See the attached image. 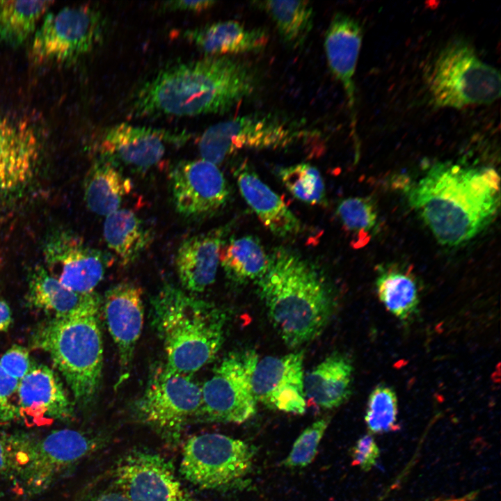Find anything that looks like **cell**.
<instances>
[{
    "instance_id": "obj_1",
    "label": "cell",
    "mask_w": 501,
    "mask_h": 501,
    "mask_svg": "<svg viewBox=\"0 0 501 501\" xmlns=\"http://www.w3.org/2000/svg\"><path fill=\"white\" fill-rule=\"evenodd\" d=\"M255 70L230 56L177 61L142 82L129 100L134 117H186L224 113L250 96Z\"/></svg>"
},
{
    "instance_id": "obj_2",
    "label": "cell",
    "mask_w": 501,
    "mask_h": 501,
    "mask_svg": "<svg viewBox=\"0 0 501 501\" xmlns=\"http://www.w3.org/2000/svg\"><path fill=\"white\" fill-rule=\"evenodd\" d=\"M408 200L440 244L461 245L495 216L500 177L491 168L439 163L408 189Z\"/></svg>"
},
{
    "instance_id": "obj_3",
    "label": "cell",
    "mask_w": 501,
    "mask_h": 501,
    "mask_svg": "<svg viewBox=\"0 0 501 501\" xmlns=\"http://www.w3.org/2000/svg\"><path fill=\"white\" fill-rule=\"evenodd\" d=\"M257 281L269 318L285 344L298 348L317 338L334 310L328 282L312 264L292 250L276 248Z\"/></svg>"
},
{
    "instance_id": "obj_4",
    "label": "cell",
    "mask_w": 501,
    "mask_h": 501,
    "mask_svg": "<svg viewBox=\"0 0 501 501\" xmlns=\"http://www.w3.org/2000/svg\"><path fill=\"white\" fill-rule=\"evenodd\" d=\"M152 322L173 369L193 375L211 363L224 341L225 312L170 284L151 300Z\"/></svg>"
},
{
    "instance_id": "obj_5",
    "label": "cell",
    "mask_w": 501,
    "mask_h": 501,
    "mask_svg": "<svg viewBox=\"0 0 501 501\" xmlns=\"http://www.w3.org/2000/svg\"><path fill=\"white\" fill-rule=\"evenodd\" d=\"M100 304L64 318H52L33 332L31 347L47 353L74 399L90 401L96 393L103 368V342L98 312Z\"/></svg>"
},
{
    "instance_id": "obj_6",
    "label": "cell",
    "mask_w": 501,
    "mask_h": 501,
    "mask_svg": "<svg viewBox=\"0 0 501 501\" xmlns=\"http://www.w3.org/2000/svg\"><path fill=\"white\" fill-rule=\"evenodd\" d=\"M500 78L496 68L481 60L470 44L460 40L447 44L436 56L428 86L436 106L461 109L498 100Z\"/></svg>"
},
{
    "instance_id": "obj_7",
    "label": "cell",
    "mask_w": 501,
    "mask_h": 501,
    "mask_svg": "<svg viewBox=\"0 0 501 501\" xmlns=\"http://www.w3.org/2000/svg\"><path fill=\"white\" fill-rule=\"evenodd\" d=\"M314 133L301 123L272 113H254L208 127L198 142L201 158L216 165L243 149H280L295 145Z\"/></svg>"
},
{
    "instance_id": "obj_8",
    "label": "cell",
    "mask_w": 501,
    "mask_h": 501,
    "mask_svg": "<svg viewBox=\"0 0 501 501\" xmlns=\"http://www.w3.org/2000/svg\"><path fill=\"white\" fill-rule=\"evenodd\" d=\"M202 403V385L192 375L177 372L166 363L156 365L145 388L134 404L136 418L170 443L179 440Z\"/></svg>"
},
{
    "instance_id": "obj_9",
    "label": "cell",
    "mask_w": 501,
    "mask_h": 501,
    "mask_svg": "<svg viewBox=\"0 0 501 501\" xmlns=\"http://www.w3.org/2000/svg\"><path fill=\"white\" fill-rule=\"evenodd\" d=\"M254 459L255 450L245 441L207 433L186 441L180 472L188 482L202 489L228 490L245 483Z\"/></svg>"
},
{
    "instance_id": "obj_10",
    "label": "cell",
    "mask_w": 501,
    "mask_h": 501,
    "mask_svg": "<svg viewBox=\"0 0 501 501\" xmlns=\"http://www.w3.org/2000/svg\"><path fill=\"white\" fill-rule=\"evenodd\" d=\"M104 29V17L95 6H70L48 13L35 31L30 58L38 64L72 63L95 49Z\"/></svg>"
},
{
    "instance_id": "obj_11",
    "label": "cell",
    "mask_w": 501,
    "mask_h": 501,
    "mask_svg": "<svg viewBox=\"0 0 501 501\" xmlns=\"http://www.w3.org/2000/svg\"><path fill=\"white\" fill-rule=\"evenodd\" d=\"M259 360L256 351H232L202 385V403L196 416L209 422L242 423L256 412L252 378Z\"/></svg>"
},
{
    "instance_id": "obj_12",
    "label": "cell",
    "mask_w": 501,
    "mask_h": 501,
    "mask_svg": "<svg viewBox=\"0 0 501 501\" xmlns=\"http://www.w3.org/2000/svg\"><path fill=\"white\" fill-rule=\"evenodd\" d=\"M42 253L45 269L74 292H94L104 278L106 261L103 254L68 230L58 228L47 234Z\"/></svg>"
},
{
    "instance_id": "obj_13",
    "label": "cell",
    "mask_w": 501,
    "mask_h": 501,
    "mask_svg": "<svg viewBox=\"0 0 501 501\" xmlns=\"http://www.w3.org/2000/svg\"><path fill=\"white\" fill-rule=\"evenodd\" d=\"M176 211L187 218L210 216L226 203L229 190L217 165L203 159L178 163L170 175Z\"/></svg>"
},
{
    "instance_id": "obj_14",
    "label": "cell",
    "mask_w": 501,
    "mask_h": 501,
    "mask_svg": "<svg viewBox=\"0 0 501 501\" xmlns=\"http://www.w3.org/2000/svg\"><path fill=\"white\" fill-rule=\"evenodd\" d=\"M95 447L93 439L72 429L54 431L40 440L31 438L26 463L18 477L29 492L39 493Z\"/></svg>"
},
{
    "instance_id": "obj_15",
    "label": "cell",
    "mask_w": 501,
    "mask_h": 501,
    "mask_svg": "<svg viewBox=\"0 0 501 501\" xmlns=\"http://www.w3.org/2000/svg\"><path fill=\"white\" fill-rule=\"evenodd\" d=\"M116 479L127 501H187L171 464L155 453L129 452L118 463Z\"/></svg>"
},
{
    "instance_id": "obj_16",
    "label": "cell",
    "mask_w": 501,
    "mask_h": 501,
    "mask_svg": "<svg viewBox=\"0 0 501 501\" xmlns=\"http://www.w3.org/2000/svg\"><path fill=\"white\" fill-rule=\"evenodd\" d=\"M303 351L258 360L252 378L257 402L269 408L294 414L305 411Z\"/></svg>"
},
{
    "instance_id": "obj_17",
    "label": "cell",
    "mask_w": 501,
    "mask_h": 501,
    "mask_svg": "<svg viewBox=\"0 0 501 501\" xmlns=\"http://www.w3.org/2000/svg\"><path fill=\"white\" fill-rule=\"evenodd\" d=\"M188 138L184 132L121 122L104 129L99 147L103 157L147 169L161 161L168 144H181Z\"/></svg>"
},
{
    "instance_id": "obj_18",
    "label": "cell",
    "mask_w": 501,
    "mask_h": 501,
    "mask_svg": "<svg viewBox=\"0 0 501 501\" xmlns=\"http://www.w3.org/2000/svg\"><path fill=\"white\" fill-rule=\"evenodd\" d=\"M40 156L34 129L0 113V198L21 193L31 182Z\"/></svg>"
},
{
    "instance_id": "obj_19",
    "label": "cell",
    "mask_w": 501,
    "mask_h": 501,
    "mask_svg": "<svg viewBox=\"0 0 501 501\" xmlns=\"http://www.w3.org/2000/svg\"><path fill=\"white\" fill-rule=\"evenodd\" d=\"M104 312L108 330L118 349V387L129 376L134 352L143 329L141 289L128 282L112 286L105 293Z\"/></svg>"
},
{
    "instance_id": "obj_20",
    "label": "cell",
    "mask_w": 501,
    "mask_h": 501,
    "mask_svg": "<svg viewBox=\"0 0 501 501\" xmlns=\"http://www.w3.org/2000/svg\"><path fill=\"white\" fill-rule=\"evenodd\" d=\"M362 42L359 22L344 13H335L324 35V51L331 73L344 91L354 139L357 138L354 78Z\"/></svg>"
},
{
    "instance_id": "obj_21",
    "label": "cell",
    "mask_w": 501,
    "mask_h": 501,
    "mask_svg": "<svg viewBox=\"0 0 501 501\" xmlns=\"http://www.w3.org/2000/svg\"><path fill=\"white\" fill-rule=\"evenodd\" d=\"M17 400L19 414L33 420H63L72 412V404L59 376L43 364L33 363L19 381Z\"/></svg>"
},
{
    "instance_id": "obj_22",
    "label": "cell",
    "mask_w": 501,
    "mask_h": 501,
    "mask_svg": "<svg viewBox=\"0 0 501 501\" xmlns=\"http://www.w3.org/2000/svg\"><path fill=\"white\" fill-rule=\"evenodd\" d=\"M228 228L221 226L194 235L180 245L175 267L182 286L188 292H202L214 282L220 250Z\"/></svg>"
},
{
    "instance_id": "obj_23",
    "label": "cell",
    "mask_w": 501,
    "mask_h": 501,
    "mask_svg": "<svg viewBox=\"0 0 501 501\" xmlns=\"http://www.w3.org/2000/svg\"><path fill=\"white\" fill-rule=\"evenodd\" d=\"M182 35L209 56L257 52L266 47L269 40L266 29L249 28L235 20L186 29Z\"/></svg>"
},
{
    "instance_id": "obj_24",
    "label": "cell",
    "mask_w": 501,
    "mask_h": 501,
    "mask_svg": "<svg viewBox=\"0 0 501 501\" xmlns=\"http://www.w3.org/2000/svg\"><path fill=\"white\" fill-rule=\"evenodd\" d=\"M237 179L241 196L273 234L286 237L300 232V221L255 172L244 167L238 173Z\"/></svg>"
},
{
    "instance_id": "obj_25",
    "label": "cell",
    "mask_w": 501,
    "mask_h": 501,
    "mask_svg": "<svg viewBox=\"0 0 501 501\" xmlns=\"http://www.w3.org/2000/svg\"><path fill=\"white\" fill-rule=\"evenodd\" d=\"M26 297L31 306L49 312L54 318L70 317L100 304L97 293L82 294L67 289L40 264L29 273Z\"/></svg>"
},
{
    "instance_id": "obj_26",
    "label": "cell",
    "mask_w": 501,
    "mask_h": 501,
    "mask_svg": "<svg viewBox=\"0 0 501 501\" xmlns=\"http://www.w3.org/2000/svg\"><path fill=\"white\" fill-rule=\"evenodd\" d=\"M353 371L348 356L330 354L304 376L305 398L324 409L341 406L351 395Z\"/></svg>"
},
{
    "instance_id": "obj_27",
    "label": "cell",
    "mask_w": 501,
    "mask_h": 501,
    "mask_svg": "<svg viewBox=\"0 0 501 501\" xmlns=\"http://www.w3.org/2000/svg\"><path fill=\"white\" fill-rule=\"evenodd\" d=\"M132 188L131 180L122 173L116 163L101 157L85 176L84 200L91 212L106 216L120 209Z\"/></svg>"
},
{
    "instance_id": "obj_28",
    "label": "cell",
    "mask_w": 501,
    "mask_h": 501,
    "mask_svg": "<svg viewBox=\"0 0 501 501\" xmlns=\"http://www.w3.org/2000/svg\"><path fill=\"white\" fill-rule=\"evenodd\" d=\"M375 285L380 301L395 317L407 321L417 313L419 287L410 269L397 265L379 267Z\"/></svg>"
},
{
    "instance_id": "obj_29",
    "label": "cell",
    "mask_w": 501,
    "mask_h": 501,
    "mask_svg": "<svg viewBox=\"0 0 501 501\" xmlns=\"http://www.w3.org/2000/svg\"><path fill=\"white\" fill-rule=\"evenodd\" d=\"M103 235L123 266L133 263L150 244L151 234L132 210L119 209L106 216Z\"/></svg>"
},
{
    "instance_id": "obj_30",
    "label": "cell",
    "mask_w": 501,
    "mask_h": 501,
    "mask_svg": "<svg viewBox=\"0 0 501 501\" xmlns=\"http://www.w3.org/2000/svg\"><path fill=\"white\" fill-rule=\"evenodd\" d=\"M253 6L271 19L283 43L292 49L302 47L314 22V9L306 1H258Z\"/></svg>"
},
{
    "instance_id": "obj_31",
    "label": "cell",
    "mask_w": 501,
    "mask_h": 501,
    "mask_svg": "<svg viewBox=\"0 0 501 501\" xmlns=\"http://www.w3.org/2000/svg\"><path fill=\"white\" fill-rule=\"evenodd\" d=\"M219 263L228 278L241 284L257 280L265 273L269 255L258 239L247 235L232 238L222 246Z\"/></svg>"
},
{
    "instance_id": "obj_32",
    "label": "cell",
    "mask_w": 501,
    "mask_h": 501,
    "mask_svg": "<svg viewBox=\"0 0 501 501\" xmlns=\"http://www.w3.org/2000/svg\"><path fill=\"white\" fill-rule=\"evenodd\" d=\"M54 1H0V43L24 44Z\"/></svg>"
},
{
    "instance_id": "obj_33",
    "label": "cell",
    "mask_w": 501,
    "mask_h": 501,
    "mask_svg": "<svg viewBox=\"0 0 501 501\" xmlns=\"http://www.w3.org/2000/svg\"><path fill=\"white\" fill-rule=\"evenodd\" d=\"M336 213L345 230L351 234L356 248L367 244L377 224L373 200L367 197H350L342 200Z\"/></svg>"
},
{
    "instance_id": "obj_34",
    "label": "cell",
    "mask_w": 501,
    "mask_h": 501,
    "mask_svg": "<svg viewBox=\"0 0 501 501\" xmlns=\"http://www.w3.org/2000/svg\"><path fill=\"white\" fill-rule=\"evenodd\" d=\"M279 177L287 190L298 200L310 205L326 202V189L319 170L307 163L283 168Z\"/></svg>"
},
{
    "instance_id": "obj_35",
    "label": "cell",
    "mask_w": 501,
    "mask_h": 501,
    "mask_svg": "<svg viewBox=\"0 0 501 501\" xmlns=\"http://www.w3.org/2000/svg\"><path fill=\"white\" fill-rule=\"evenodd\" d=\"M398 401L390 387L381 384L369 395L365 415L368 429L374 434L395 431L397 427Z\"/></svg>"
},
{
    "instance_id": "obj_36",
    "label": "cell",
    "mask_w": 501,
    "mask_h": 501,
    "mask_svg": "<svg viewBox=\"0 0 501 501\" xmlns=\"http://www.w3.org/2000/svg\"><path fill=\"white\" fill-rule=\"evenodd\" d=\"M328 424V418H321L305 429L296 439L289 454L282 462L283 465L289 468H297L311 463Z\"/></svg>"
},
{
    "instance_id": "obj_37",
    "label": "cell",
    "mask_w": 501,
    "mask_h": 501,
    "mask_svg": "<svg viewBox=\"0 0 501 501\" xmlns=\"http://www.w3.org/2000/svg\"><path fill=\"white\" fill-rule=\"evenodd\" d=\"M33 365L28 349L18 344L12 346L0 358L3 370L18 381L27 374Z\"/></svg>"
},
{
    "instance_id": "obj_38",
    "label": "cell",
    "mask_w": 501,
    "mask_h": 501,
    "mask_svg": "<svg viewBox=\"0 0 501 501\" xmlns=\"http://www.w3.org/2000/svg\"><path fill=\"white\" fill-rule=\"evenodd\" d=\"M19 381L8 374L0 365V422L18 417V405L14 402Z\"/></svg>"
},
{
    "instance_id": "obj_39",
    "label": "cell",
    "mask_w": 501,
    "mask_h": 501,
    "mask_svg": "<svg viewBox=\"0 0 501 501\" xmlns=\"http://www.w3.org/2000/svg\"><path fill=\"white\" fill-rule=\"evenodd\" d=\"M20 452V434L0 436V473L18 475Z\"/></svg>"
},
{
    "instance_id": "obj_40",
    "label": "cell",
    "mask_w": 501,
    "mask_h": 501,
    "mask_svg": "<svg viewBox=\"0 0 501 501\" xmlns=\"http://www.w3.org/2000/svg\"><path fill=\"white\" fill-rule=\"evenodd\" d=\"M379 457V449L371 435L359 438L351 449L352 464L364 471H369L376 463Z\"/></svg>"
},
{
    "instance_id": "obj_41",
    "label": "cell",
    "mask_w": 501,
    "mask_h": 501,
    "mask_svg": "<svg viewBox=\"0 0 501 501\" xmlns=\"http://www.w3.org/2000/svg\"><path fill=\"white\" fill-rule=\"evenodd\" d=\"M216 2L214 1H169L162 3L164 10L170 11H188L200 13L207 10L214 6Z\"/></svg>"
},
{
    "instance_id": "obj_42",
    "label": "cell",
    "mask_w": 501,
    "mask_h": 501,
    "mask_svg": "<svg viewBox=\"0 0 501 501\" xmlns=\"http://www.w3.org/2000/svg\"><path fill=\"white\" fill-rule=\"evenodd\" d=\"M12 322V312L6 301L0 299V332L8 329Z\"/></svg>"
},
{
    "instance_id": "obj_43",
    "label": "cell",
    "mask_w": 501,
    "mask_h": 501,
    "mask_svg": "<svg viewBox=\"0 0 501 501\" xmlns=\"http://www.w3.org/2000/svg\"><path fill=\"white\" fill-rule=\"evenodd\" d=\"M93 501H127L119 491H108L98 495Z\"/></svg>"
}]
</instances>
